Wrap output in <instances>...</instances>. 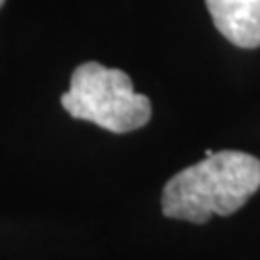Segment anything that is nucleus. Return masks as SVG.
I'll use <instances>...</instances> for the list:
<instances>
[{
	"instance_id": "nucleus-1",
	"label": "nucleus",
	"mask_w": 260,
	"mask_h": 260,
	"mask_svg": "<svg viewBox=\"0 0 260 260\" xmlns=\"http://www.w3.org/2000/svg\"><path fill=\"white\" fill-rule=\"evenodd\" d=\"M260 189V160L239 150L214 152L181 170L164 185L166 218L205 223L212 216H232Z\"/></svg>"
},
{
	"instance_id": "nucleus-4",
	"label": "nucleus",
	"mask_w": 260,
	"mask_h": 260,
	"mask_svg": "<svg viewBox=\"0 0 260 260\" xmlns=\"http://www.w3.org/2000/svg\"><path fill=\"white\" fill-rule=\"evenodd\" d=\"M4 2H6V0H0V8H2V4H4Z\"/></svg>"
},
{
	"instance_id": "nucleus-3",
	"label": "nucleus",
	"mask_w": 260,
	"mask_h": 260,
	"mask_svg": "<svg viewBox=\"0 0 260 260\" xmlns=\"http://www.w3.org/2000/svg\"><path fill=\"white\" fill-rule=\"evenodd\" d=\"M216 29L235 47H260V0H206Z\"/></svg>"
},
{
	"instance_id": "nucleus-2",
	"label": "nucleus",
	"mask_w": 260,
	"mask_h": 260,
	"mask_svg": "<svg viewBox=\"0 0 260 260\" xmlns=\"http://www.w3.org/2000/svg\"><path fill=\"white\" fill-rule=\"evenodd\" d=\"M60 103L72 118L96 123L112 133H129L152 116L149 96L135 93L129 75L99 62L77 66Z\"/></svg>"
}]
</instances>
